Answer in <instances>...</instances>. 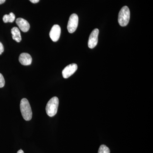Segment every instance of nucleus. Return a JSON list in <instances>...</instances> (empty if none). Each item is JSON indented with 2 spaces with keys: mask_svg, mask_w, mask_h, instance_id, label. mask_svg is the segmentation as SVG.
Listing matches in <instances>:
<instances>
[{
  "mask_svg": "<svg viewBox=\"0 0 153 153\" xmlns=\"http://www.w3.org/2000/svg\"><path fill=\"white\" fill-rule=\"evenodd\" d=\"M20 110L22 116L26 121L32 119L33 112L29 101L26 98L22 99L20 103Z\"/></svg>",
  "mask_w": 153,
  "mask_h": 153,
  "instance_id": "1",
  "label": "nucleus"
},
{
  "mask_svg": "<svg viewBox=\"0 0 153 153\" xmlns=\"http://www.w3.org/2000/svg\"><path fill=\"white\" fill-rule=\"evenodd\" d=\"M59 105V99L57 97H54L47 102L46 107V112L50 117L54 116L57 114Z\"/></svg>",
  "mask_w": 153,
  "mask_h": 153,
  "instance_id": "2",
  "label": "nucleus"
},
{
  "mask_svg": "<svg viewBox=\"0 0 153 153\" xmlns=\"http://www.w3.org/2000/svg\"><path fill=\"white\" fill-rule=\"evenodd\" d=\"M130 18V12L128 7L124 6L121 9L118 15V21L122 27H125L128 24Z\"/></svg>",
  "mask_w": 153,
  "mask_h": 153,
  "instance_id": "3",
  "label": "nucleus"
},
{
  "mask_svg": "<svg viewBox=\"0 0 153 153\" xmlns=\"http://www.w3.org/2000/svg\"><path fill=\"white\" fill-rule=\"evenodd\" d=\"M78 25V17L76 14H72L69 17L67 30L70 33H74L76 31Z\"/></svg>",
  "mask_w": 153,
  "mask_h": 153,
  "instance_id": "4",
  "label": "nucleus"
},
{
  "mask_svg": "<svg viewBox=\"0 0 153 153\" xmlns=\"http://www.w3.org/2000/svg\"><path fill=\"white\" fill-rule=\"evenodd\" d=\"M99 33L98 29H95L91 33L88 41V47L90 49H93L97 45Z\"/></svg>",
  "mask_w": 153,
  "mask_h": 153,
  "instance_id": "5",
  "label": "nucleus"
},
{
  "mask_svg": "<svg viewBox=\"0 0 153 153\" xmlns=\"http://www.w3.org/2000/svg\"><path fill=\"white\" fill-rule=\"evenodd\" d=\"M77 69V66L75 63H72L66 66L62 71L63 78L66 79L70 77Z\"/></svg>",
  "mask_w": 153,
  "mask_h": 153,
  "instance_id": "6",
  "label": "nucleus"
},
{
  "mask_svg": "<svg viewBox=\"0 0 153 153\" xmlns=\"http://www.w3.org/2000/svg\"><path fill=\"white\" fill-rule=\"evenodd\" d=\"M61 33V28L58 25H54L52 27L49 33V36L54 42H56L59 40Z\"/></svg>",
  "mask_w": 153,
  "mask_h": 153,
  "instance_id": "7",
  "label": "nucleus"
},
{
  "mask_svg": "<svg viewBox=\"0 0 153 153\" xmlns=\"http://www.w3.org/2000/svg\"><path fill=\"white\" fill-rule=\"evenodd\" d=\"M16 23L22 32L26 33L30 30V24L29 22L25 19L22 18H18L16 20Z\"/></svg>",
  "mask_w": 153,
  "mask_h": 153,
  "instance_id": "8",
  "label": "nucleus"
},
{
  "mask_svg": "<svg viewBox=\"0 0 153 153\" xmlns=\"http://www.w3.org/2000/svg\"><path fill=\"white\" fill-rule=\"evenodd\" d=\"M32 57L30 54L27 53H23L20 55L19 61L22 65L24 66L30 65L32 63Z\"/></svg>",
  "mask_w": 153,
  "mask_h": 153,
  "instance_id": "9",
  "label": "nucleus"
},
{
  "mask_svg": "<svg viewBox=\"0 0 153 153\" xmlns=\"http://www.w3.org/2000/svg\"><path fill=\"white\" fill-rule=\"evenodd\" d=\"M11 33L13 39L17 42H21L22 41V36L19 29L17 27H14L11 29Z\"/></svg>",
  "mask_w": 153,
  "mask_h": 153,
  "instance_id": "10",
  "label": "nucleus"
},
{
  "mask_svg": "<svg viewBox=\"0 0 153 153\" xmlns=\"http://www.w3.org/2000/svg\"><path fill=\"white\" fill-rule=\"evenodd\" d=\"M16 16L13 13H10L9 15H5L3 18V22L5 23H13L15 21Z\"/></svg>",
  "mask_w": 153,
  "mask_h": 153,
  "instance_id": "11",
  "label": "nucleus"
},
{
  "mask_svg": "<svg viewBox=\"0 0 153 153\" xmlns=\"http://www.w3.org/2000/svg\"><path fill=\"white\" fill-rule=\"evenodd\" d=\"M98 153H110V150L105 145H102L99 149Z\"/></svg>",
  "mask_w": 153,
  "mask_h": 153,
  "instance_id": "12",
  "label": "nucleus"
},
{
  "mask_svg": "<svg viewBox=\"0 0 153 153\" xmlns=\"http://www.w3.org/2000/svg\"><path fill=\"white\" fill-rule=\"evenodd\" d=\"M5 79L2 74L0 73V88H2L4 86Z\"/></svg>",
  "mask_w": 153,
  "mask_h": 153,
  "instance_id": "13",
  "label": "nucleus"
},
{
  "mask_svg": "<svg viewBox=\"0 0 153 153\" xmlns=\"http://www.w3.org/2000/svg\"><path fill=\"white\" fill-rule=\"evenodd\" d=\"M4 52V47L2 44L0 42V55Z\"/></svg>",
  "mask_w": 153,
  "mask_h": 153,
  "instance_id": "14",
  "label": "nucleus"
},
{
  "mask_svg": "<svg viewBox=\"0 0 153 153\" xmlns=\"http://www.w3.org/2000/svg\"><path fill=\"white\" fill-rule=\"evenodd\" d=\"M31 2L33 3V4H36V3H38L40 0H29Z\"/></svg>",
  "mask_w": 153,
  "mask_h": 153,
  "instance_id": "15",
  "label": "nucleus"
},
{
  "mask_svg": "<svg viewBox=\"0 0 153 153\" xmlns=\"http://www.w3.org/2000/svg\"><path fill=\"white\" fill-rule=\"evenodd\" d=\"M6 0H0V5L4 4Z\"/></svg>",
  "mask_w": 153,
  "mask_h": 153,
  "instance_id": "16",
  "label": "nucleus"
},
{
  "mask_svg": "<svg viewBox=\"0 0 153 153\" xmlns=\"http://www.w3.org/2000/svg\"><path fill=\"white\" fill-rule=\"evenodd\" d=\"M17 153H24V151L22 150V149L19 150L18 152H17Z\"/></svg>",
  "mask_w": 153,
  "mask_h": 153,
  "instance_id": "17",
  "label": "nucleus"
}]
</instances>
